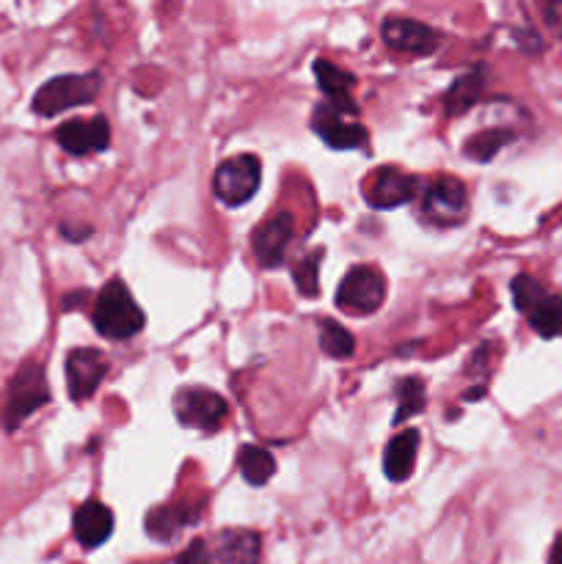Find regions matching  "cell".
I'll use <instances>...</instances> for the list:
<instances>
[{"label":"cell","instance_id":"1","mask_svg":"<svg viewBox=\"0 0 562 564\" xmlns=\"http://www.w3.org/2000/svg\"><path fill=\"white\" fill-rule=\"evenodd\" d=\"M94 328L105 336V339H130L138 330L143 328V312L138 308L136 297L127 290L125 281L114 279L102 292L97 295L94 303Z\"/></svg>","mask_w":562,"mask_h":564},{"label":"cell","instance_id":"2","mask_svg":"<svg viewBox=\"0 0 562 564\" xmlns=\"http://www.w3.org/2000/svg\"><path fill=\"white\" fill-rule=\"evenodd\" d=\"M512 301L518 312L527 317L532 330L543 339H556L562 336V295L549 292L538 279L521 273L510 284Z\"/></svg>","mask_w":562,"mask_h":564},{"label":"cell","instance_id":"3","mask_svg":"<svg viewBox=\"0 0 562 564\" xmlns=\"http://www.w3.org/2000/svg\"><path fill=\"white\" fill-rule=\"evenodd\" d=\"M47 402L50 389L42 364H25V367L11 378L9 391H6L3 413H0V424H3V430H17L31 413H36L39 408L47 405Z\"/></svg>","mask_w":562,"mask_h":564},{"label":"cell","instance_id":"4","mask_svg":"<svg viewBox=\"0 0 562 564\" xmlns=\"http://www.w3.org/2000/svg\"><path fill=\"white\" fill-rule=\"evenodd\" d=\"M99 75H61L44 83L33 97V110L39 116H58L64 110L77 108V105H88L97 99L99 94Z\"/></svg>","mask_w":562,"mask_h":564},{"label":"cell","instance_id":"5","mask_svg":"<svg viewBox=\"0 0 562 564\" xmlns=\"http://www.w3.org/2000/svg\"><path fill=\"white\" fill-rule=\"evenodd\" d=\"M386 301V279L372 264H356L336 290V306L356 317L378 312Z\"/></svg>","mask_w":562,"mask_h":564},{"label":"cell","instance_id":"6","mask_svg":"<svg viewBox=\"0 0 562 564\" xmlns=\"http://www.w3.org/2000/svg\"><path fill=\"white\" fill-rule=\"evenodd\" d=\"M259 176H262L259 160L253 154H237L215 169L213 193L226 207H240V204L251 202V196L257 193Z\"/></svg>","mask_w":562,"mask_h":564},{"label":"cell","instance_id":"7","mask_svg":"<svg viewBox=\"0 0 562 564\" xmlns=\"http://www.w3.org/2000/svg\"><path fill=\"white\" fill-rule=\"evenodd\" d=\"M226 405L224 397L218 391H209L204 386H191V389H182L174 400V413L180 419L182 427L202 430V433H213L224 424Z\"/></svg>","mask_w":562,"mask_h":564},{"label":"cell","instance_id":"8","mask_svg":"<svg viewBox=\"0 0 562 564\" xmlns=\"http://www.w3.org/2000/svg\"><path fill=\"white\" fill-rule=\"evenodd\" d=\"M422 213L435 226H461L468 215V193L463 182L455 176H439L433 185L424 191Z\"/></svg>","mask_w":562,"mask_h":564},{"label":"cell","instance_id":"9","mask_svg":"<svg viewBox=\"0 0 562 564\" xmlns=\"http://www.w3.org/2000/svg\"><path fill=\"white\" fill-rule=\"evenodd\" d=\"M108 375V361L94 347H77L66 356V389L75 402H86Z\"/></svg>","mask_w":562,"mask_h":564},{"label":"cell","instance_id":"10","mask_svg":"<svg viewBox=\"0 0 562 564\" xmlns=\"http://www.w3.org/2000/svg\"><path fill=\"white\" fill-rule=\"evenodd\" d=\"M417 191H419L417 176L406 174V171H400V169H391V165L375 171V174L369 176L367 187H364L369 207H375V209L402 207V204L413 202Z\"/></svg>","mask_w":562,"mask_h":564},{"label":"cell","instance_id":"11","mask_svg":"<svg viewBox=\"0 0 562 564\" xmlns=\"http://www.w3.org/2000/svg\"><path fill=\"white\" fill-rule=\"evenodd\" d=\"M292 235H295V220H292L290 213L273 215L270 220H264L251 235V248L257 262L268 270L279 268L284 262V253L290 248Z\"/></svg>","mask_w":562,"mask_h":564},{"label":"cell","instance_id":"12","mask_svg":"<svg viewBox=\"0 0 562 564\" xmlns=\"http://www.w3.org/2000/svg\"><path fill=\"white\" fill-rule=\"evenodd\" d=\"M380 33H383V42L389 44L391 50L408 55L435 53L441 42V36L433 28H428L419 20H408V17H389V20H383Z\"/></svg>","mask_w":562,"mask_h":564},{"label":"cell","instance_id":"13","mask_svg":"<svg viewBox=\"0 0 562 564\" xmlns=\"http://www.w3.org/2000/svg\"><path fill=\"white\" fill-rule=\"evenodd\" d=\"M55 141L69 154L105 152L110 147V124L102 116H94V119H72L55 130Z\"/></svg>","mask_w":562,"mask_h":564},{"label":"cell","instance_id":"14","mask_svg":"<svg viewBox=\"0 0 562 564\" xmlns=\"http://www.w3.org/2000/svg\"><path fill=\"white\" fill-rule=\"evenodd\" d=\"M312 130L328 143L331 149H364L367 147V130L347 116L336 113L328 105H317L312 113Z\"/></svg>","mask_w":562,"mask_h":564},{"label":"cell","instance_id":"15","mask_svg":"<svg viewBox=\"0 0 562 564\" xmlns=\"http://www.w3.org/2000/svg\"><path fill=\"white\" fill-rule=\"evenodd\" d=\"M314 77H317L320 88L325 94V105L334 108L336 113L353 116L358 113V105L353 99V86H356V77L350 72H342L339 66L331 64V61L317 58L314 61Z\"/></svg>","mask_w":562,"mask_h":564},{"label":"cell","instance_id":"16","mask_svg":"<svg viewBox=\"0 0 562 564\" xmlns=\"http://www.w3.org/2000/svg\"><path fill=\"white\" fill-rule=\"evenodd\" d=\"M72 529H75V538L83 549H99L114 532V512L102 501L91 499L77 507L75 518H72Z\"/></svg>","mask_w":562,"mask_h":564},{"label":"cell","instance_id":"17","mask_svg":"<svg viewBox=\"0 0 562 564\" xmlns=\"http://www.w3.org/2000/svg\"><path fill=\"white\" fill-rule=\"evenodd\" d=\"M419 430H402L400 435L386 444L383 452V474L391 482H406L413 471V463H417L419 452Z\"/></svg>","mask_w":562,"mask_h":564},{"label":"cell","instance_id":"18","mask_svg":"<svg viewBox=\"0 0 562 564\" xmlns=\"http://www.w3.org/2000/svg\"><path fill=\"white\" fill-rule=\"evenodd\" d=\"M198 512L202 510H191L187 505L158 507V510H152L147 516V534H152L160 543H169V540H174L182 529L198 521Z\"/></svg>","mask_w":562,"mask_h":564},{"label":"cell","instance_id":"19","mask_svg":"<svg viewBox=\"0 0 562 564\" xmlns=\"http://www.w3.org/2000/svg\"><path fill=\"white\" fill-rule=\"evenodd\" d=\"M259 534L253 532H224L215 543L218 564H259Z\"/></svg>","mask_w":562,"mask_h":564},{"label":"cell","instance_id":"20","mask_svg":"<svg viewBox=\"0 0 562 564\" xmlns=\"http://www.w3.org/2000/svg\"><path fill=\"white\" fill-rule=\"evenodd\" d=\"M483 86H485V72L483 69H472L468 75L457 77V80L452 83L450 91H446V97H444L446 113H450V116L466 113V110L472 108V105L479 99V94H483Z\"/></svg>","mask_w":562,"mask_h":564},{"label":"cell","instance_id":"21","mask_svg":"<svg viewBox=\"0 0 562 564\" xmlns=\"http://www.w3.org/2000/svg\"><path fill=\"white\" fill-rule=\"evenodd\" d=\"M237 466H240L242 479L253 488H262L270 477L275 474V460L268 449L262 446H242L237 452Z\"/></svg>","mask_w":562,"mask_h":564},{"label":"cell","instance_id":"22","mask_svg":"<svg viewBox=\"0 0 562 564\" xmlns=\"http://www.w3.org/2000/svg\"><path fill=\"white\" fill-rule=\"evenodd\" d=\"M516 138V132L512 130H488V132H477L474 138H468L466 147H463V152L468 154L472 160H479V163H488V160H494L496 154H499L501 147H507V143Z\"/></svg>","mask_w":562,"mask_h":564},{"label":"cell","instance_id":"23","mask_svg":"<svg viewBox=\"0 0 562 564\" xmlns=\"http://www.w3.org/2000/svg\"><path fill=\"white\" fill-rule=\"evenodd\" d=\"M397 391V413L395 422L402 424L406 419L417 416L424 408V383L419 378H406L395 386Z\"/></svg>","mask_w":562,"mask_h":564},{"label":"cell","instance_id":"24","mask_svg":"<svg viewBox=\"0 0 562 564\" xmlns=\"http://www.w3.org/2000/svg\"><path fill=\"white\" fill-rule=\"evenodd\" d=\"M320 347H323L325 356L342 361V358L353 356V350H356V341H353V336L347 334L339 323H334V319H325V323H320Z\"/></svg>","mask_w":562,"mask_h":564},{"label":"cell","instance_id":"25","mask_svg":"<svg viewBox=\"0 0 562 564\" xmlns=\"http://www.w3.org/2000/svg\"><path fill=\"white\" fill-rule=\"evenodd\" d=\"M325 257L323 248H314V251L303 253L301 259L295 262V268H292V279H295L298 284V292H301L303 297H314L317 295V284H320V259Z\"/></svg>","mask_w":562,"mask_h":564},{"label":"cell","instance_id":"26","mask_svg":"<svg viewBox=\"0 0 562 564\" xmlns=\"http://www.w3.org/2000/svg\"><path fill=\"white\" fill-rule=\"evenodd\" d=\"M176 564H213V560H209V551L207 545H204V540H196V543L191 545V549L185 551V554L176 560Z\"/></svg>","mask_w":562,"mask_h":564},{"label":"cell","instance_id":"27","mask_svg":"<svg viewBox=\"0 0 562 564\" xmlns=\"http://www.w3.org/2000/svg\"><path fill=\"white\" fill-rule=\"evenodd\" d=\"M543 17H545V25H549L551 31H554L556 36L562 39V0H560V3H549V6H545Z\"/></svg>","mask_w":562,"mask_h":564},{"label":"cell","instance_id":"28","mask_svg":"<svg viewBox=\"0 0 562 564\" xmlns=\"http://www.w3.org/2000/svg\"><path fill=\"white\" fill-rule=\"evenodd\" d=\"M549 564H562V534H560V538L554 540V545H551Z\"/></svg>","mask_w":562,"mask_h":564}]
</instances>
